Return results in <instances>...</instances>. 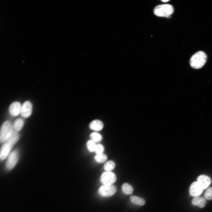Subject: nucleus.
I'll return each instance as SVG.
<instances>
[{"label": "nucleus", "mask_w": 212, "mask_h": 212, "mask_svg": "<svg viewBox=\"0 0 212 212\" xmlns=\"http://www.w3.org/2000/svg\"><path fill=\"white\" fill-rule=\"evenodd\" d=\"M19 139V135L17 131L13 130L10 137L0 150V160H3L6 158L12 147Z\"/></svg>", "instance_id": "1"}, {"label": "nucleus", "mask_w": 212, "mask_h": 212, "mask_svg": "<svg viewBox=\"0 0 212 212\" xmlns=\"http://www.w3.org/2000/svg\"><path fill=\"white\" fill-rule=\"evenodd\" d=\"M206 60V54L203 51H199L192 56L190 59V64L193 68L200 69L205 64Z\"/></svg>", "instance_id": "2"}, {"label": "nucleus", "mask_w": 212, "mask_h": 212, "mask_svg": "<svg viewBox=\"0 0 212 212\" xmlns=\"http://www.w3.org/2000/svg\"><path fill=\"white\" fill-rule=\"evenodd\" d=\"M153 11L154 14L156 16L168 17L173 13L174 9L170 4H162L156 6Z\"/></svg>", "instance_id": "3"}, {"label": "nucleus", "mask_w": 212, "mask_h": 212, "mask_svg": "<svg viewBox=\"0 0 212 212\" xmlns=\"http://www.w3.org/2000/svg\"><path fill=\"white\" fill-rule=\"evenodd\" d=\"M13 127L11 123L9 121L3 123L0 130V142H6L9 138L13 131Z\"/></svg>", "instance_id": "4"}, {"label": "nucleus", "mask_w": 212, "mask_h": 212, "mask_svg": "<svg viewBox=\"0 0 212 212\" xmlns=\"http://www.w3.org/2000/svg\"><path fill=\"white\" fill-rule=\"evenodd\" d=\"M117 179L115 173L111 171H107L103 173L101 175L100 180L103 185H111L115 183Z\"/></svg>", "instance_id": "5"}, {"label": "nucleus", "mask_w": 212, "mask_h": 212, "mask_svg": "<svg viewBox=\"0 0 212 212\" xmlns=\"http://www.w3.org/2000/svg\"><path fill=\"white\" fill-rule=\"evenodd\" d=\"M117 188L114 185L101 186L99 188L98 192L104 197H109L114 195L116 192Z\"/></svg>", "instance_id": "6"}, {"label": "nucleus", "mask_w": 212, "mask_h": 212, "mask_svg": "<svg viewBox=\"0 0 212 212\" xmlns=\"http://www.w3.org/2000/svg\"><path fill=\"white\" fill-rule=\"evenodd\" d=\"M18 160V154L17 150H14L9 155L7 159L6 167L8 170L12 169L16 164Z\"/></svg>", "instance_id": "7"}, {"label": "nucleus", "mask_w": 212, "mask_h": 212, "mask_svg": "<svg viewBox=\"0 0 212 212\" xmlns=\"http://www.w3.org/2000/svg\"><path fill=\"white\" fill-rule=\"evenodd\" d=\"M32 105L29 101L24 102L21 106L20 114L21 116L24 118L29 117L31 114L32 111Z\"/></svg>", "instance_id": "8"}, {"label": "nucleus", "mask_w": 212, "mask_h": 212, "mask_svg": "<svg viewBox=\"0 0 212 212\" xmlns=\"http://www.w3.org/2000/svg\"><path fill=\"white\" fill-rule=\"evenodd\" d=\"M203 191V189L197 181L192 183L189 189V192L191 195L194 197L199 196Z\"/></svg>", "instance_id": "9"}, {"label": "nucleus", "mask_w": 212, "mask_h": 212, "mask_svg": "<svg viewBox=\"0 0 212 212\" xmlns=\"http://www.w3.org/2000/svg\"><path fill=\"white\" fill-rule=\"evenodd\" d=\"M197 182L203 190L206 189L208 187L211 183V180L208 176L202 175L197 178Z\"/></svg>", "instance_id": "10"}, {"label": "nucleus", "mask_w": 212, "mask_h": 212, "mask_svg": "<svg viewBox=\"0 0 212 212\" xmlns=\"http://www.w3.org/2000/svg\"><path fill=\"white\" fill-rule=\"evenodd\" d=\"M21 105L18 102H14L10 105L9 111L10 113L12 116H16L20 113Z\"/></svg>", "instance_id": "11"}, {"label": "nucleus", "mask_w": 212, "mask_h": 212, "mask_svg": "<svg viewBox=\"0 0 212 212\" xmlns=\"http://www.w3.org/2000/svg\"><path fill=\"white\" fill-rule=\"evenodd\" d=\"M90 128L93 130L99 131L103 127L102 122L100 120H95L92 121L89 124Z\"/></svg>", "instance_id": "12"}, {"label": "nucleus", "mask_w": 212, "mask_h": 212, "mask_svg": "<svg viewBox=\"0 0 212 212\" xmlns=\"http://www.w3.org/2000/svg\"><path fill=\"white\" fill-rule=\"evenodd\" d=\"M192 203L194 206L203 208L205 206L206 201L205 198L199 196L194 197L192 200Z\"/></svg>", "instance_id": "13"}, {"label": "nucleus", "mask_w": 212, "mask_h": 212, "mask_svg": "<svg viewBox=\"0 0 212 212\" xmlns=\"http://www.w3.org/2000/svg\"><path fill=\"white\" fill-rule=\"evenodd\" d=\"M130 199L132 203L138 205L143 206L145 203V201L144 199L138 196H131L130 197Z\"/></svg>", "instance_id": "14"}, {"label": "nucleus", "mask_w": 212, "mask_h": 212, "mask_svg": "<svg viewBox=\"0 0 212 212\" xmlns=\"http://www.w3.org/2000/svg\"><path fill=\"white\" fill-rule=\"evenodd\" d=\"M122 188L123 193L126 195L131 194L133 191L132 187L127 183H123L122 186Z\"/></svg>", "instance_id": "15"}, {"label": "nucleus", "mask_w": 212, "mask_h": 212, "mask_svg": "<svg viewBox=\"0 0 212 212\" xmlns=\"http://www.w3.org/2000/svg\"><path fill=\"white\" fill-rule=\"evenodd\" d=\"M24 124L23 120L21 118H18L15 120L13 126L15 130L18 131L22 128Z\"/></svg>", "instance_id": "16"}, {"label": "nucleus", "mask_w": 212, "mask_h": 212, "mask_svg": "<svg viewBox=\"0 0 212 212\" xmlns=\"http://www.w3.org/2000/svg\"><path fill=\"white\" fill-rule=\"evenodd\" d=\"M90 138L91 140L95 143H97L100 142L102 139L101 135L96 132H93L90 134Z\"/></svg>", "instance_id": "17"}, {"label": "nucleus", "mask_w": 212, "mask_h": 212, "mask_svg": "<svg viewBox=\"0 0 212 212\" xmlns=\"http://www.w3.org/2000/svg\"><path fill=\"white\" fill-rule=\"evenodd\" d=\"M115 164L112 160H109L105 163L104 165V169L107 171H111L114 169Z\"/></svg>", "instance_id": "18"}, {"label": "nucleus", "mask_w": 212, "mask_h": 212, "mask_svg": "<svg viewBox=\"0 0 212 212\" xmlns=\"http://www.w3.org/2000/svg\"><path fill=\"white\" fill-rule=\"evenodd\" d=\"M95 161L99 163H103L105 162L107 160V156L105 154L102 153L97 154L95 157Z\"/></svg>", "instance_id": "19"}, {"label": "nucleus", "mask_w": 212, "mask_h": 212, "mask_svg": "<svg viewBox=\"0 0 212 212\" xmlns=\"http://www.w3.org/2000/svg\"><path fill=\"white\" fill-rule=\"evenodd\" d=\"M88 150L90 152L95 151L96 145L95 143L91 140H88L86 143Z\"/></svg>", "instance_id": "20"}, {"label": "nucleus", "mask_w": 212, "mask_h": 212, "mask_svg": "<svg viewBox=\"0 0 212 212\" xmlns=\"http://www.w3.org/2000/svg\"><path fill=\"white\" fill-rule=\"evenodd\" d=\"M204 197L205 198L208 200L212 199V187L208 188L205 191Z\"/></svg>", "instance_id": "21"}, {"label": "nucleus", "mask_w": 212, "mask_h": 212, "mask_svg": "<svg viewBox=\"0 0 212 212\" xmlns=\"http://www.w3.org/2000/svg\"><path fill=\"white\" fill-rule=\"evenodd\" d=\"M104 151V148L102 145L98 144L96 145L95 151L97 154L102 153Z\"/></svg>", "instance_id": "22"}, {"label": "nucleus", "mask_w": 212, "mask_h": 212, "mask_svg": "<svg viewBox=\"0 0 212 212\" xmlns=\"http://www.w3.org/2000/svg\"><path fill=\"white\" fill-rule=\"evenodd\" d=\"M161 1H162L163 2H167V1H169V0H161Z\"/></svg>", "instance_id": "23"}]
</instances>
